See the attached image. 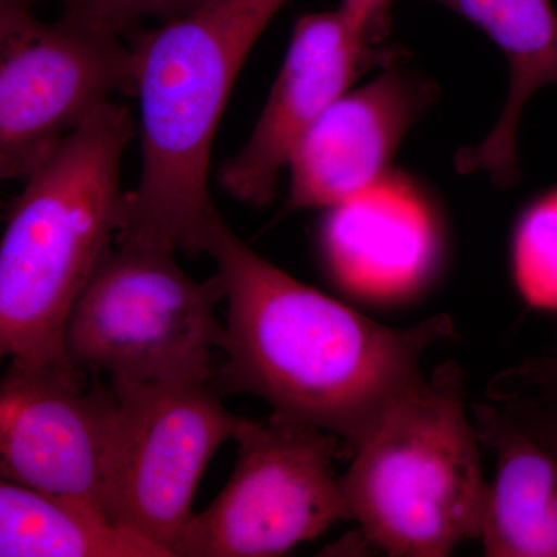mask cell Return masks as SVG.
<instances>
[{"instance_id": "obj_17", "label": "cell", "mask_w": 557, "mask_h": 557, "mask_svg": "<svg viewBox=\"0 0 557 557\" xmlns=\"http://www.w3.org/2000/svg\"><path fill=\"white\" fill-rule=\"evenodd\" d=\"M62 13L72 14L120 35L129 36L143 21L159 24L175 20L196 9L203 0H60Z\"/></svg>"}, {"instance_id": "obj_9", "label": "cell", "mask_w": 557, "mask_h": 557, "mask_svg": "<svg viewBox=\"0 0 557 557\" xmlns=\"http://www.w3.org/2000/svg\"><path fill=\"white\" fill-rule=\"evenodd\" d=\"M401 54L357 30L338 9L300 16L255 129L239 152L220 166L222 189L251 207L269 205L282 171L319 116L359 76L391 67Z\"/></svg>"}, {"instance_id": "obj_20", "label": "cell", "mask_w": 557, "mask_h": 557, "mask_svg": "<svg viewBox=\"0 0 557 557\" xmlns=\"http://www.w3.org/2000/svg\"><path fill=\"white\" fill-rule=\"evenodd\" d=\"M394 0H341V14L375 42H387Z\"/></svg>"}, {"instance_id": "obj_6", "label": "cell", "mask_w": 557, "mask_h": 557, "mask_svg": "<svg viewBox=\"0 0 557 557\" xmlns=\"http://www.w3.org/2000/svg\"><path fill=\"white\" fill-rule=\"evenodd\" d=\"M109 386L106 515L174 557L194 518L201 475L220 446L234 440L242 417L223 408L212 380H116Z\"/></svg>"}, {"instance_id": "obj_3", "label": "cell", "mask_w": 557, "mask_h": 557, "mask_svg": "<svg viewBox=\"0 0 557 557\" xmlns=\"http://www.w3.org/2000/svg\"><path fill=\"white\" fill-rule=\"evenodd\" d=\"M134 135L129 109L109 101L24 180L0 245V350L13 368L84 383L65 327L123 223Z\"/></svg>"}, {"instance_id": "obj_13", "label": "cell", "mask_w": 557, "mask_h": 557, "mask_svg": "<svg viewBox=\"0 0 557 557\" xmlns=\"http://www.w3.org/2000/svg\"><path fill=\"white\" fill-rule=\"evenodd\" d=\"M463 17L507 58L509 90L500 119L478 145L458 150L460 174L485 172L500 188L519 178L518 131L527 102L557 84V13L552 0H432Z\"/></svg>"}, {"instance_id": "obj_2", "label": "cell", "mask_w": 557, "mask_h": 557, "mask_svg": "<svg viewBox=\"0 0 557 557\" xmlns=\"http://www.w3.org/2000/svg\"><path fill=\"white\" fill-rule=\"evenodd\" d=\"M287 0H203L129 36L137 50L141 172L116 244L205 252L218 212L208 190L212 141L249 51Z\"/></svg>"}, {"instance_id": "obj_21", "label": "cell", "mask_w": 557, "mask_h": 557, "mask_svg": "<svg viewBox=\"0 0 557 557\" xmlns=\"http://www.w3.org/2000/svg\"><path fill=\"white\" fill-rule=\"evenodd\" d=\"M40 0H0V7H27L33 9Z\"/></svg>"}, {"instance_id": "obj_12", "label": "cell", "mask_w": 557, "mask_h": 557, "mask_svg": "<svg viewBox=\"0 0 557 557\" xmlns=\"http://www.w3.org/2000/svg\"><path fill=\"white\" fill-rule=\"evenodd\" d=\"M321 247L339 287L395 302L428 284L440 256L437 219L420 190L388 174L355 199L329 208Z\"/></svg>"}, {"instance_id": "obj_16", "label": "cell", "mask_w": 557, "mask_h": 557, "mask_svg": "<svg viewBox=\"0 0 557 557\" xmlns=\"http://www.w3.org/2000/svg\"><path fill=\"white\" fill-rule=\"evenodd\" d=\"M512 276L528 306L557 310V188L520 218L512 239Z\"/></svg>"}, {"instance_id": "obj_11", "label": "cell", "mask_w": 557, "mask_h": 557, "mask_svg": "<svg viewBox=\"0 0 557 557\" xmlns=\"http://www.w3.org/2000/svg\"><path fill=\"white\" fill-rule=\"evenodd\" d=\"M435 95L431 81L397 69L347 90L319 116L289 159V211L333 208L379 185Z\"/></svg>"}, {"instance_id": "obj_5", "label": "cell", "mask_w": 557, "mask_h": 557, "mask_svg": "<svg viewBox=\"0 0 557 557\" xmlns=\"http://www.w3.org/2000/svg\"><path fill=\"white\" fill-rule=\"evenodd\" d=\"M222 277L194 281L174 252L116 244L81 293L65 327L70 362L109 381L212 380L225 343L215 306Z\"/></svg>"}, {"instance_id": "obj_1", "label": "cell", "mask_w": 557, "mask_h": 557, "mask_svg": "<svg viewBox=\"0 0 557 557\" xmlns=\"http://www.w3.org/2000/svg\"><path fill=\"white\" fill-rule=\"evenodd\" d=\"M205 252L218 263L228 300L225 362L214 386L265 399L274 413L336 435L347 453L423 379L429 347L454 336L445 314L410 329L366 318L260 258L219 211Z\"/></svg>"}, {"instance_id": "obj_7", "label": "cell", "mask_w": 557, "mask_h": 557, "mask_svg": "<svg viewBox=\"0 0 557 557\" xmlns=\"http://www.w3.org/2000/svg\"><path fill=\"white\" fill-rule=\"evenodd\" d=\"M137 94L127 36L62 13L0 9V175L27 180L115 95Z\"/></svg>"}, {"instance_id": "obj_4", "label": "cell", "mask_w": 557, "mask_h": 557, "mask_svg": "<svg viewBox=\"0 0 557 557\" xmlns=\"http://www.w3.org/2000/svg\"><path fill=\"white\" fill-rule=\"evenodd\" d=\"M456 362L395 398L341 475L350 519L388 556L445 557L480 539L487 485Z\"/></svg>"}, {"instance_id": "obj_19", "label": "cell", "mask_w": 557, "mask_h": 557, "mask_svg": "<svg viewBox=\"0 0 557 557\" xmlns=\"http://www.w3.org/2000/svg\"><path fill=\"white\" fill-rule=\"evenodd\" d=\"M500 405L531 437L557 454V403L512 399Z\"/></svg>"}, {"instance_id": "obj_18", "label": "cell", "mask_w": 557, "mask_h": 557, "mask_svg": "<svg viewBox=\"0 0 557 557\" xmlns=\"http://www.w3.org/2000/svg\"><path fill=\"white\" fill-rule=\"evenodd\" d=\"M487 395L500 403L509 399L557 403V347L553 354L505 370L490 384Z\"/></svg>"}, {"instance_id": "obj_15", "label": "cell", "mask_w": 557, "mask_h": 557, "mask_svg": "<svg viewBox=\"0 0 557 557\" xmlns=\"http://www.w3.org/2000/svg\"><path fill=\"white\" fill-rule=\"evenodd\" d=\"M0 557H171L89 509L2 479Z\"/></svg>"}, {"instance_id": "obj_8", "label": "cell", "mask_w": 557, "mask_h": 557, "mask_svg": "<svg viewBox=\"0 0 557 557\" xmlns=\"http://www.w3.org/2000/svg\"><path fill=\"white\" fill-rule=\"evenodd\" d=\"M237 461L222 493L194 515L175 557L281 556L350 519L333 461L344 443L322 429L274 413L242 417Z\"/></svg>"}, {"instance_id": "obj_14", "label": "cell", "mask_w": 557, "mask_h": 557, "mask_svg": "<svg viewBox=\"0 0 557 557\" xmlns=\"http://www.w3.org/2000/svg\"><path fill=\"white\" fill-rule=\"evenodd\" d=\"M472 423L494 450L482 542L485 556L557 557V454L504 408L475 403Z\"/></svg>"}, {"instance_id": "obj_10", "label": "cell", "mask_w": 557, "mask_h": 557, "mask_svg": "<svg viewBox=\"0 0 557 557\" xmlns=\"http://www.w3.org/2000/svg\"><path fill=\"white\" fill-rule=\"evenodd\" d=\"M112 409V388L98 380L86 391L10 366L0 386L2 479L108 518L102 471Z\"/></svg>"}]
</instances>
